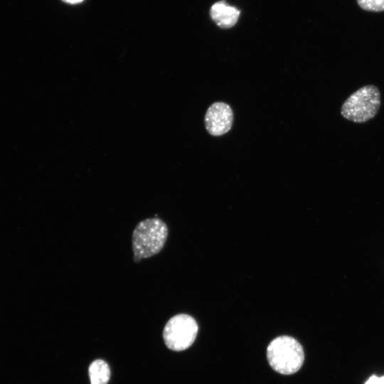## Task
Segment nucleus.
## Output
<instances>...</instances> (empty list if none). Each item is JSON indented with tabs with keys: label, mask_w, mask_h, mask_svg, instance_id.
<instances>
[{
	"label": "nucleus",
	"mask_w": 384,
	"mask_h": 384,
	"mask_svg": "<svg viewBox=\"0 0 384 384\" xmlns=\"http://www.w3.org/2000/svg\"><path fill=\"white\" fill-rule=\"evenodd\" d=\"M167 236V226L160 218H147L139 222L132 234L134 260L140 261L159 253L164 247Z\"/></svg>",
	"instance_id": "1"
},
{
	"label": "nucleus",
	"mask_w": 384,
	"mask_h": 384,
	"mask_svg": "<svg viewBox=\"0 0 384 384\" xmlns=\"http://www.w3.org/2000/svg\"><path fill=\"white\" fill-rule=\"evenodd\" d=\"M267 358L274 370L283 375H291L302 366L304 352L297 340L289 336H280L268 345Z\"/></svg>",
	"instance_id": "2"
},
{
	"label": "nucleus",
	"mask_w": 384,
	"mask_h": 384,
	"mask_svg": "<svg viewBox=\"0 0 384 384\" xmlns=\"http://www.w3.org/2000/svg\"><path fill=\"white\" fill-rule=\"evenodd\" d=\"M380 105V94L374 85H366L351 94L343 102L341 114L346 119L356 123L373 118Z\"/></svg>",
	"instance_id": "3"
},
{
	"label": "nucleus",
	"mask_w": 384,
	"mask_h": 384,
	"mask_svg": "<svg viewBox=\"0 0 384 384\" xmlns=\"http://www.w3.org/2000/svg\"><path fill=\"white\" fill-rule=\"evenodd\" d=\"M198 326L190 315L180 314L171 317L166 324L163 338L171 350L180 351L189 348L194 342Z\"/></svg>",
	"instance_id": "4"
},
{
	"label": "nucleus",
	"mask_w": 384,
	"mask_h": 384,
	"mask_svg": "<svg viewBox=\"0 0 384 384\" xmlns=\"http://www.w3.org/2000/svg\"><path fill=\"white\" fill-rule=\"evenodd\" d=\"M204 122L206 129L210 135L221 136L232 127L233 110L230 105L225 102H214L208 108Z\"/></svg>",
	"instance_id": "5"
},
{
	"label": "nucleus",
	"mask_w": 384,
	"mask_h": 384,
	"mask_svg": "<svg viewBox=\"0 0 384 384\" xmlns=\"http://www.w3.org/2000/svg\"><path fill=\"white\" fill-rule=\"evenodd\" d=\"M210 14L212 19L219 27L229 28L237 23L240 11L228 5L225 1H219L212 6Z\"/></svg>",
	"instance_id": "6"
},
{
	"label": "nucleus",
	"mask_w": 384,
	"mask_h": 384,
	"mask_svg": "<svg viewBox=\"0 0 384 384\" xmlns=\"http://www.w3.org/2000/svg\"><path fill=\"white\" fill-rule=\"evenodd\" d=\"M90 384H107L110 369L107 363L101 359L92 361L88 368Z\"/></svg>",
	"instance_id": "7"
},
{
	"label": "nucleus",
	"mask_w": 384,
	"mask_h": 384,
	"mask_svg": "<svg viewBox=\"0 0 384 384\" xmlns=\"http://www.w3.org/2000/svg\"><path fill=\"white\" fill-rule=\"evenodd\" d=\"M359 6L367 11L380 12L384 11V0H357Z\"/></svg>",
	"instance_id": "8"
},
{
	"label": "nucleus",
	"mask_w": 384,
	"mask_h": 384,
	"mask_svg": "<svg viewBox=\"0 0 384 384\" xmlns=\"http://www.w3.org/2000/svg\"><path fill=\"white\" fill-rule=\"evenodd\" d=\"M364 384H384V375L378 377L375 375H373Z\"/></svg>",
	"instance_id": "9"
},
{
	"label": "nucleus",
	"mask_w": 384,
	"mask_h": 384,
	"mask_svg": "<svg viewBox=\"0 0 384 384\" xmlns=\"http://www.w3.org/2000/svg\"><path fill=\"white\" fill-rule=\"evenodd\" d=\"M62 1L68 4H75L80 3L84 0H62Z\"/></svg>",
	"instance_id": "10"
}]
</instances>
